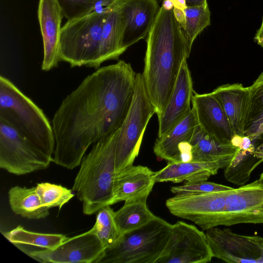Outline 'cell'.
Returning <instances> with one entry per match:
<instances>
[{
    "label": "cell",
    "instance_id": "e575fe53",
    "mask_svg": "<svg viewBox=\"0 0 263 263\" xmlns=\"http://www.w3.org/2000/svg\"><path fill=\"white\" fill-rule=\"evenodd\" d=\"M254 39L259 45L263 48V17L261 25L257 30Z\"/></svg>",
    "mask_w": 263,
    "mask_h": 263
},
{
    "label": "cell",
    "instance_id": "f1b7e54d",
    "mask_svg": "<svg viewBox=\"0 0 263 263\" xmlns=\"http://www.w3.org/2000/svg\"><path fill=\"white\" fill-rule=\"evenodd\" d=\"M99 239L106 249L112 246L121 234L115 219V212L106 205L98 212L93 227L89 230Z\"/></svg>",
    "mask_w": 263,
    "mask_h": 263
},
{
    "label": "cell",
    "instance_id": "277c9868",
    "mask_svg": "<svg viewBox=\"0 0 263 263\" xmlns=\"http://www.w3.org/2000/svg\"><path fill=\"white\" fill-rule=\"evenodd\" d=\"M0 118L11 125L36 148L52 158L55 141L46 115L9 79L0 77Z\"/></svg>",
    "mask_w": 263,
    "mask_h": 263
},
{
    "label": "cell",
    "instance_id": "ba28073f",
    "mask_svg": "<svg viewBox=\"0 0 263 263\" xmlns=\"http://www.w3.org/2000/svg\"><path fill=\"white\" fill-rule=\"evenodd\" d=\"M52 162L12 125L0 118V167L16 175L46 168Z\"/></svg>",
    "mask_w": 263,
    "mask_h": 263
},
{
    "label": "cell",
    "instance_id": "5bb4252c",
    "mask_svg": "<svg viewBox=\"0 0 263 263\" xmlns=\"http://www.w3.org/2000/svg\"><path fill=\"white\" fill-rule=\"evenodd\" d=\"M121 45L125 51L149 32L160 7L157 0H119Z\"/></svg>",
    "mask_w": 263,
    "mask_h": 263
},
{
    "label": "cell",
    "instance_id": "7a4b0ae2",
    "mask_svg": "<svg viewBox=\"0 0 263 263\" xmlns=\"http://www.w3.org/2000/svg\"><path fill=\"white\" fill-rule=\"evenodd\" d=\"M147 36L142 75L158 116L172 94L181 64L191 51L174 7L167 9L162 5Z\"/></svg>",
    "mask_w": 263,
    "mask_h": 263
},
{
    "label": "cell",
    "instance_id": "52a82bcc",
    "mask_svg": "<svg viewBox=\"0 0 263 263\" xmlns=\"http://www.w3.org/2000/svg\"><path fill=\"white\" fill-rule=\"evenodd\" d=\"M156 110L146 89L142 73H136L135 93L128 112L119 128L116 173L133 165L147 124Z\"/></svg>",
    "mask_w": 263,
    "mask_h": 263
},
{
    "label": "cell",
    "instance_id": "d6986e66",
    "mask_svg": "<svg viewBox=\"0 0 263 263\" xmlns=\"http://www.w3.org/2000/svg\"><path fill=\"white\" fill-rule=\"evenodd\" d=\"M198 123L192 109L166 134L157 138L153 150L157 157L168 163L182 161V153L190 144Z\"/></svg>",
    "mask_w": 263,
    "mask_h": 263
},
{
    "label": "cell",
    "instance_id": "4fadbf2b",
    "mask_svg": "<svg viewBox=\"0 0 263 263\" xmlns=\"http://www.w3.org/2000/svg\"><path fill=\"white\" fill-rule=\"evenodd\" d=\"M225 226L263 224V181L259 179L227 191Z\"/></svg>",
    "mask_w": 263,
    "mask_h": 263
},
{
    "label": "cell",
    "instance_id": "ac0fdd59",
    "mask_svg": "<svg viewBox=\"0 0 263 263\" xmlns=\"http://www.w3.org/2000/svg\"><path fill=\"white\" fill-rule=\"evenodd\" d=\"M155 172L147 166L134 165L116 173L112 198L117 202L148 197L156 183Z\"/></svg>",
    "mask_w": 263,
    "mask_h": 263
},
{
    "label": "cell",
    "instance_id": "cb8c5ba5",
    "mask_svg": "<svg viewBox=\"0 0 263 263\" xmlns=\"http://www.w3.org/2000/svg\"><path fill=\"white\" fill-rule=\"evenodd\" d=\"M191 161H221L228 165L237 147L233 144H225L196 127L190 142Z\"/></svg>",
    "mask_w": 263,
    "mask_h": 263
},
{
    "label": "cell",
    "instance_id": "1f68e13d",
    "mask_svg": "<svg viewBox=\"0 0 263 263\" xmlns=\"http://www.w3.org/2000/svg\"><path fill=\"white\" fill-rule=\"evenodd\" d=\"M35 187L42 204L48 209L58 207L61 209L74 196L72 190L61 185L42 182Z\"/></svg>",
    "mask_w": 263,
    "mask_h": 263
},
{
    "label": "cell",
    "instance_id": "7402d4cb",
    "mask_svg": "<svg viewBox=\"0 0 263 263\" xmlns=\"http://www.w3.org/2000/svg\"><path fill=\"white\" fill-rule=\"evenodd\" d=\"M232 143L237 149L224 168V176L229 182L241 186L249 181L252 172L262 161L256 155L255 147L249 137L235 135Z\"/></svg>",
    "mask_w": 263,
    "mask_h": 263
},
{
    "label": "cell",
    "instance_id": "f546056e",
    "mask_svg": "<svg viewBox=\"0 0 263 263\" xmlns=\"http://www.w3.org/2000/svg\"><path fill=\"white\" fill-rule=\"evenodd\" d=\"M185 24L182 29L188 48L191 51L197 36L211 24V13L208 5L205 6L185 7L183 8Z\"/></svg>",
    "mask_w": 263,
    "mask_h": 263
},
{
    "label": "cell",
    "instance_id": "5b68a950",
    "mask_svg": "<svg viewBox=\"0 0 263 263\" xmlns=\"http://www.w3.org/2000/svg\"><path fill=\"white\" fill-rule=\"evenodd\" d=\"M107 9L92 12L67 21L61 28L59 58L71 67L86 66L96 69L102 63V33Z\"/></svg>",
    "mask_w": 263,
    "mask_h": 263
},
{
    "label": "cell",
    "instance_id": "d590c367",
    "mask_svg": "<svg viewBox=\"0 0 263 263\" xmlns=\"http://www.w3.org/2000/svg\"><path fill=\"white\" fill-rule=\"evenodd\" d=\"M259 179L260 180H261V181H263V172L261 174L260 176V177L259 178Z\"/></svg>",
    "mask_w": 263,
    "mask_h": 263
},
{
    "label": "cell",
    "instance_id": "44dd1931",
    "mask_svg": "<svg viewBox=\"0 0 263 263\" xmlns=\"http://www.w3.org/2000/svg\"><path fill=\"white\" fill-rule=\"evenodd\" d=\"M228 165L221 161H181L168 163L161 170L155 172V182L180 183L207 180L220 168Z\"/></svg>",
    "mask_w": 263,
    "mask_h": 263
},
{
    "label": "cell",
    "instance_id": "4dcf8cb0",
    "mask_svg": "<svg viewBox=\"0 0 263 263\" xmlns=\"http://www.w3.org/2000/svg\"><path fill=\"white\" fill-rule=\"evenodd\" d=\"M119 0H57L67 21L77 19L92 12L106 10Z\"/></svg>",
    "mask_w": 263,
    "mask_h": 263
},
{
    "label": "cell",
    "instance_id": "603a6c76",
    "mask_svg": "<svg viewBox=\"0 0 263 263\" xmlns=\"http://www.w3.org/2000/svg\"><path fill=\"white\" fill-rule=\"evenodd\" d=\"M249 87V100L244 136L249 137L263 162V72Z\"/></svg>",
    "mask_w": 263,
    "mask_h": 263
},
{
    "label": "cell",
    "instance_id": "9a60e30c",
    "mask_svg": "<svg viewBox=\"0 0 263 263\" xmlns=\"http://www.w3.org/2000/svg\"><path fill=\"white\" fill-rule=\"evenodd\" d=\"M192 103L201 129L221 143L232 144L235 134L223 108L212 93H195Z\"/></svg>",
    "mask_w": 263,
    "mask_h": 263
},
{
    "label": "cell",
    "instance_id": "83f0119b",
    "mask_svg": "<svg viewBox=\"0 0 263 263\" xmlns=\"http://www.w3.org/2000/svg\"><path fill=\"white\" fill-rule=\"evenodd\" d=\"M2 234L9 241L14 245H30L45 249H54L68 238L63 234L29 231L21 226Z\"/></svg>",
    "mask_w": 263,
    "mask_h": 263
},
{
    "label": "cell",
    "instance_id": "8fae6325",
    "mask_svg": "<svg viewBox=\"0 0 263 263\" xmlns=\"http://www.w3.org/2000/svg\"><path fill=\"white\" fill-rule=\"evenodd\" d=\"M213 257L229 263L263 262V237L240 235L217 227L206 230Z\"/></svg>",
    "mask_w": 263,
    "mask_h": 263
},
{
    "label": "cell",
    "instance_id": "7c38bea8",
    "mask_svg": "<svg viewBox=\"0 0 263 263\" xmlns=\"http://www.w3.org/2000/svg\"><path fill=\"white\" fill-rule=\"evenodd\" d=\"M34 260L44 263H99L105 248L90 230L69 238L52 249L28 251L17 246Z\"/></svg>",
    "mask_w": 263,
    "mask_h": 263
},
{
    "label": "cell",
    "instance_id": "484cf974",
    "mask_svg": "<svg viewBox=\"0 0 263 263\" xmlns=\"http://www.w3.org/2000/svg\"><path fill=\"white\" fill-rule=\"evenodd\" d=\"M117 2L108 8L103 24L101 49L102 63L118 59L125 52L121 45V23Z\"/></svg>",
    "mask_w": 263,
    "mask_h": 263
},
{
    "label": "cell",
    "instance_id": "9c48e42d",
    "mask_svg": "<svg viewBox=\"0 0 263 263\" xmlns=\"http://www.w3.org/2000/svg\"><path fill=\"white\" fill-rule=\"evenodd\" d=\"M227 191L175 195L165 205L173 215L194 222L202 230L225 226Z\"/></svg>",
    "mask_w": 263,
    "mask_h": 263
},
{
    "label": "cell",
    "instance_id": "d4e9b609",
    "mask_svg": "<svg viewBox=\"0 0 263 263\" xmlns=\"http://www.w3.org/2000/svg\"><path fill=\"white\" fill-rule=\"evenodd\" d=\"M8 199L11 210L23 217L39 219L49 214V209L42 204L35 187L14 186L8 191Z\"/></svg>",
    "mask_w": 263,
    "mask_h": 263
},
{
    "label": "cell",
    "instance_id": "2e32d148",
    "mask_svg": "<svg viewBox=\"0 0 263 263\" xmlns=\"http://www.w3.org/2000/svg\"><path fill=\"white\" fill-rule=\"evenodd\" d=\"M194 92L191 74L185 60L181 64L172 94L163 111L157 116L158 138L166 134L191 110Z\"/></svg>",
    "mask_w": 263,
    "mask_h": 263
},
{
    "label": "cell",
    "instance_id": "e0dca14e",
    "mask_svg": "<svg viewBox=\"0 0 263 263\" xmlns=\"http://www.w3.org/2000/svg\"><path fill=\"white\" fill-rule=\"evenodd\" d=\"M37 13L44 47L41 68L47 71L57 67L60 61L59 45L63 15L57 0H39Z\"/></svg>",
    "mask_w": 263,
    "mask_h": 263
},
{
    "label": "cell",
    "instance_id": "836d02e7",
    "mask_svg": "<svg viewBox=\"0 0 263 263\" xmlns=\"http://www.w3.org/2000/svg\"><path fill=\"white\" fill-rule=\"evenodd\" d=\"M163 1V0H162ZM186 7L205 6L208 5L206 0H184Z\"/></svg>",
    "mask_w": 263,
    "mask_h": 263
},
{
    "label": "cell",
    "instance_id": "ffe728a7",
    "mask_svg": "<svg viewBox=\"0 0 263 263\" xmlns=\"http://www.w3.org/2000/svg\"><path fill=\"white\" fill-rule=\"evenodd\" d=\"M212 94L223 108L235 135L243 136L248 110L249 90L241 84L221 85Z\"/></svg>",
    "mask_w": 263,
    "mask_h": 263
},
{
    "label": "cell",
    "instance_id": "6da1fadb",
    "mask_svg": "<svg viewBox=\"0 0 263 263\" xmlns=\"http://www.w3.org/2000/svg\"><path fill=\"white\" fill-rule=\"evenodd\" d=\"M136 73L123 60L98 68L62 101L52 126V162L72 170L88 147L118 130L131 106Z\"/></svg>",
    "mask_w": 263,
    "mask_h": 263
},
{
    "label": "cell",
    "instance_id": "4316f807",
    "mask_svg": "<svg viewBox=\"0 0 263 263\" xmlns=\"http://www.w3.org/2000/svg\"><path fill=\"white\" fill-rule=\"evenodd\" d=\"M147 197L125 201L124 205L115 212V219L121 234L147 223L156 216L148 209Z\"/></svg>",
    "mask_w": 263,
    "mask_h": 263
},
{
    "label": "cell",
    "instance_id": "30bf717a",
    "mask_svg": "<svg viewBox=\"0 0 263 263\" xmlns=\"http://www.w3.org/2000/svg\"><path fill=\"white\" fill-rule=\"evenodd\" d=\"M213 257L205 233L196 227L178 221L156 263H206Z\"/></svg>",
    "mask_w": 263,
    "mask_h": 263
},
{
    "label": "cell",
    "instance_id": "d6a6232c",
    "mask_svg": "<svg viewBox=\"0 0 263 263\" xmlns=\"http://www.w3.org/2000/svg\"><path fill=\"white\" fill-rule=\"evenodd\" d=\"M232 188L207 180H200L185 182L183 185L172 186L171 188V191L175 195H187L226 191Z\"/></svg>",
    "mask_w": 263,
    "mask_h": 263
},
{
    "label": "cell",
    "instance_id": "3957f363",
    "mask_svg": "<svg viewBox=\"0 0 263 263\" xmlns=\"http://www.w3.org/2000/svg\"><path fill=\"white\" fill-rule=\"evenodd\" d=\"M118 133L119 129L93 144L81 161L72 189L82 203L85 215L109 205L112 198Z\"/></svg>",
    "mask_w": 263,
    "mask_h": 263
},
{
    "label": "cell",
    "instance_id": "8992f818",
    "mask_svg": "<svg viewBox=\"0 0 263 263\" xmlns=\"http://www.w3.org/2000/svg\"><path fill=\"white\" fill-rule=\"evenodd\" d=\"M172 224L156 216L145 224L121 234L105 249L99 263H156L167 243Z\"/></svg>",
    "mask_w": 263,
    "mask_h": 263
}]
</instances>
